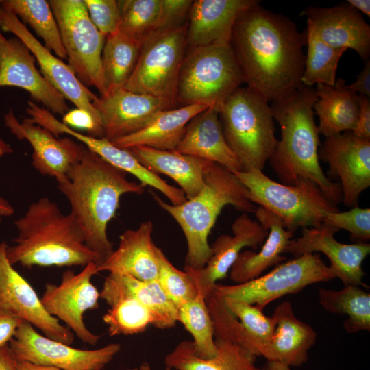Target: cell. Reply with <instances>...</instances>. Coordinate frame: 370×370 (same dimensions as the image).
I'll list each match as a JSON object with an SVG mask.
<instances>
[{
  "instance_id": "db71d44e",
  "label": "cell",
  "mask_w": 370,
  "mask_h": 370,
  "mask_svg": "<svg viewBox=\"0 0 370 370\" xmlns=\"http://www.w3.org/2000/svg\"><path fill=\"white\" fill-rule=\"evenodd\" d=\"M260 370H291V367L278 362L267 361Z\"/></svg>"
},
{
  "instance_id": "ffe728a7",
  "label": "cell",
  "mask_w": 370,
  "mask_h": 370,
  "mask_svg": "<svg viewBox=\"0 0 370 370\" xmlns=\"http://www.w3.org/2000/svg\"><path fill=\"white\" fill-rule=\"evenodd\" d=\"M4 123L14 136L32 146V164L43 175L59 180L80 158L82 144L68 138H58L29 118L20 122L11 108L4 115Z\"/></svg>"
},
{
  "instance_id": "1f68e13d",
  "label": "cell",
  "mask_w": 370,
  "mask_h": 370,
  "mask_svg": "<svg viewBox=\"0 0 370 370\" xmlns=\"http://www.w3.org/2000/svg\"><path fill=\"white\" fill-rule=\"evenodd\" d=\"M314 105L319 117V134L325 138L354 129L359 114L357 94L352 92L342 78L332 86L318 84Z\"/></svg>"
},
{
  "instance_id": "91938a15",
  "label": "cell",
  "mask_w": 370,
  "mask_h": 370,
  "mask_svg": "<svg viewBox=\"0 0 370 370\" xmlns=\"http://www.w3.org/2000/svg\"><path fill=\"white\" fill-rule=\"evenodd\" d=\"M100 370H103V369H100Z\"/></svg>"
},
{
  "instance_id": "f35d334b",
  "label": "cell",
  "mask_w": 370,
  "mask_h": 370,
  "mask_svg": "<svg viewBox=\"0 0 370 370\" xmlns=\"http://www.w3.org/2000/svg\"><path fill=\"white\" fill-rule=\"evenodd\" d=\"M161 0L118 1L119 32L142 43L154 28Z\"/></svg>"
},
{
  "instance_id": "7c38bea8",
  "label": "cell",
  "mask_w": 370,
  "mask_h": 370,
  "mask_svg": "<svg viewBox=\"0 0 370 370\" xmlns=\"http://www.w3.org/2000/svg\"><path fill=\"white\" fill-rule=\"evenodd\" d=\"M14 358L62 370H100L120 352L119 343L96 349H82L50 338L23 321L8 344Z\"/></svg>"
},
{
  "instance_id": "ee69618b",
  "label": "cell",
  "mask_w": 370,
  "mask_h": 370,
  "mask_svg": "<svg viewBox=\"0 0 370 370\" xmlns=\"http://www.w3.org/2000/svg\"><path fill=\"white\" fill-rule=\"evenodd\" d=\"M192 3L190 0H161L157 21L150 36L186 23V18L188 16Z\"/></svg>"
},
{
  "instance_id": "d590c367",
  "label": "cell",
  "mask_w": 370,
  "mask_h": 370,
  "mask_svg": "<svg viewBox=\"0 0 370 370\" xmlns=\"http://www.w3.org/2000/svg\"><path fill=\"white\" fill-rule=\"evenodd\" d=\"M305 38L307 53L301 84L307 86L318 84L334 85L338 61L346 49L328 45L308 27Z\"/></svg>"
},
{
  "instance_id": "5b68a950",
  "label": "cell",
  "mask_w": 370,
  "mask_h": 370,
  "mask_svg": "<svg viewBox=\"0 0 370 370\" xmlns=\"http://www.w3.org/2000/svg\"><path fill=\"white\" fill-rule=\"evenodd\" d=\"M152 195L158 206L180 226L187 243L184 268L195 270L203 269L211 256L208 236L225 206L247 214L256 209L248 190L235 173L211 161L205 171L204 185L194 197L174 206Z\"/></svg>"
},
{
  "instance_id": "e0dca14e",
  "label": "cell",
  "mask_w": 370,
  "mask_h": 370,
  "mask_svg": "<svg viewBox=\"0 0 370 370\" xmlns=\"http://www.w3.org/2000/svg\"><path fill=\"white\" fill-rule=\"evenodd\" d=\"M0 28L15 35L27 46L38 62L42 75L66 99L76 108L86 110L99 117L92 106L97 96L79 80L68 64L40 43L16 15L1 7Z\"/></svg>"
},
{
  "instance_id": "4dcf8cb0",
  "label": "cell",
  "mask_w": 370,
  "mask_h": 370,
  "mask_svg": "<svg viewBox=\"0 0 370 370\" xmlns=\"http://www.w3.org/2000/svg\"><path fill=\"white\" fill-rule=\"evenodd\" d=\"M214 342L216 354L202 358L192 341H183L165 356L164 364L173 370H260L255 365L256 356L243 347L218 337Z\"/></svg>"
},
{
  "instance_id": "ba28073f",
  "label": "cell",
  "mask_w": 370,
  "mask_h": 370,
  "mask_svg": "<svg viewBox=\"0 0 370 370\" xmlns=\"http://www.w3.org/2000/svg\"><path fill=\"white\" fill-rule=\"evenodd\" d=\"M235 175L248 190L250 201L279 217L293 232L298 228L320 227L327 214L339 210L310 180L286 185L260 170Z\"/></svg>"
},
{
  "instance_id": "d6986e66",
  "label": "cell",
  "mask_w": 370,
  "mask_h": 370,
  "mask_svg": "<svg viewBox=\"0 0 370 370\" xmlns=\"http://www.w3.org/2000/svg\"><path fill=\"white\" fill-rule=\"evenodd\" d=\"M104 138L112 142L143 129L160 112L173 108L166 100L129 91L107 92L92 101Z\"/></svg>"
},
{
  "instance_id": "6da1fadb",
  "label": "cell",
  "mask_w": 370,
  "mask_h": 370,
  "mask_svg": "<svg viewBox=\"0 0 370 370\" xmlns=\"http://www.w3.org/2000/svg\"><path fill=\"white\" fill-rule=\"evenodd\" d=\"M230 45L244 83L268 102L302 85L305 34L288 17L258 3L237 18Z\"/></svg>"
},
{
  "instance_id": "5bb4252c",
  "label": "cell",
  "mask_w": 370,
  "mask_h": 370,
  "mask_svg": "<svg viewBox=\"0 0 370 370\" xmlns=\"http://www.w3.org/2000/svg\"><path fill=\"white\" fill-rule=\"evenodd\" d=\"M8 245L0 243V310L10 312L52 339L68 345L74 342V334L45 309L32 285L9 261Z\"/></svg>"
},
{
  "instance_id": "7a4b0ae2",
  "label": "cell",
  "mask_w": 370,
  "mask_h": 370,
  "mask_svg": "<svg viewBox=\"0 0 370 370\" xmlns=\"http://www.w3.org/2000/svg\"><path fill=\"white\" fill-rule=\"evenodd\" d=\"M56 182L71 206L70 213L79 227L86 246L97 257L98 267L114 250L107 227L116 215L121 196L143 194L145 188L127 180L125 172L85 146L78 161Z\"/></svg>"
},
{
  "instance_id": "9a60e30c",
  "label": "cell",
  "mask_w": 370,
  "mask_h": 370,
  "mask_svg": "<svg viewBox=\"0 0 370 370\" xmlns=\"http://www.w3.org/2000/svg\"><path fill=\"white\" fill-rule=\"evenodd\" d=\"M319 158L328 165V177L340 180L344 205L358 206L361 193L370 186V141L345 132L325 138Z\"/></svg>"
},
{
  "instance_id": "b9f144b4",
  "label": "cell",
  "mask_w": 370,
  "mask_h": 370,
  "mask_svg": "<svg viewBox=\"0 0 370 370\" xmlns=\"http://www.w3.org/2000/svg\"><path fill=\"white\" fill-rule=\"evenodd\" d=\"M323 224L350 233L351 238L356 243H367L370 240V209L358 206L348 211L327 214Z\"/></svg>"
},
{
  "instance_id": "f1b7e54d",
  "label": "cell",
  "mask_w": 370,
  "mask_h": 370,
  "mask_svg": "<svg viewBox=\"0 0 370 370\" xmlns=\"http://www.w3.org/2000/svg\"><path fill=\"white\" fill-rule=\"evenodd\" d=\"M128 149L148 169L173 180L187 199L196 196L202 189L209 160L175 150H160L145 146H136Z\"/></svg>"
},
{
  "instance_id": "680465c9",
  "label": "cell",
  "mask_w": 370,
  "mask_h": 370,
  "mask_svg": "<svg viewBox=\"0 0 370 370\" xmlns=\"http://www.w3.org/2000/svg\"><path fill=\"white\" fill-rule=\"evenodd\" d=\"M1 222H2V217H0V225H1Z\"/></svg>"
},
{
  "instance_id": "816d5d0a",
  "label": "cell",
  "mask_w": 370,
  "mask_h": 370,
  "mask_svg": "<svg viewBox=\"0 0 370 370\" xmlns=\"http://www.w3.org/2000/svg\"><path fill=\"white\" fill-rule=\"evenodd\" d=\"M16 365L17 370H62L51 366L35 364L30 362L16 360Z\"/></svg>"
},
{
  "instance_id": "8fae6325",
  "label": "cell",
  "mask_w": 370,
  "mask_h": 370,
  "mask_svg": "<svg viewBox=\"0 0 370 370\" xmlns=\"http://www.w3.org/2000/svg\"><path fill=\"white\" fill-rule=\"evenodd\" d=\"M334 278L332 271L319 254H308L280 263L268 273L245 283H216L212 292L222 298L255 305L263 310L267 304L278 298Z\"/></svg>"
},
{
  "instance_id": "7402d4cb",
  "label": "cell",
  "mask_w": 370,
  "mask_h": 370,
  "mask_svg": "<svg viewBox=\"0 0 370 370\" xmlns=\"http://www.w3.org/2000/svg\"><path fill=\"white\" fill-rule=\"evenodd\" d=\"M307 27L323 42L336 47L352 49L362 59L370 56V26L357 10L343 3L331 8L308 7L302 12Z\"/></svg>"
},
{
  "instance_id": "11a10c76",
  "label": "cell",
  "mask_w": 370,
  "mask_h": 370,
  "mask_svg": "<svg viewBox=\"0 0 370 370\" xmlns=\"http://www.w3.org/2000/svg\"><path fill=\"white\" fill-rule=\"evenodd\" d=\"M140 368L142 369V370H151L149 363L147 362H143L140 366ZM164 370H173L172 369L169 368V367H166V369Z\"/></svg>"
},
{
  "instance_id": "44dd1931",
  "label": "cell",
  "mask_w": 370,
  "mask_h": 370,
  "mask_svg": "<svg viewBox=\"0 0 370 370\" xmlns=\"http://www.w3.org/2000/svg\"><path fill=\"white\" fill-rule=\"evenodd\" d=\"M232 235L222 234L210 245L211 256L199 270L184 268L192 276L206 299L217 282L225 278L241 250L245 247L256 249L268 236V230L247 213L238 216L232 225Z\"/></svg>"
},
{
  "instance_id": "6f0895ef",
  "label": "cell",
  "mask_w": 370,
  "mask_h": 370,
  "mask_svg": "<svg viewBox=\"0 0 370 370\" xmlns=\"http://www.w3.org/2000/svg\"><path fill=\"white\" fill-rule=\"evenodd\" d=\"M0 13H1V5H0ZM1 28H0V38L3 36L1 32Z\"/></svg>"
},
{
  "instance_id": "3957f363",
  "label": "cell",
  "mask_w": 370,
  "mask_h": 370,
  "mask_svg": "<svg viewBox=\"0 0 370 370\" xmlns=\"http://www.w3.org/2000/svg\"><path fill=\"white\" fill-rule=\"evenodd\" d=\"M317 96L312 86L301 85L271 102L281 139L269 162L282 184L293 185L301 180L316 184L333 204L342 201L339 183L330 180L319 163V132L314 119Z\"/></svg>"
},
{
  "instance_id": "484cf974",
  "label": "cell",
  "mask_w": 370,
  "mask_h": 370,
  "mask_svg": "<svg viewBox=\"0 0 370 370\" xmlns=\"http://www.w3.org/2000/svg\"><path fill=\"white\" fill-rule=\"evenodd\" d=\"M254 213L257 221L268 230V236L258 252L245 250L239 254L230 273L236 284L252 280L268 267L286 260L282 254L294 235L279 217L263 207H256Z\"/></svg>"
},
{
  "instance_id": "f907efd6",
  "label": "cell",
  "mask_w": 370,
  "mask_h": 370,
  "mask_svg": "<svg viewBox=\"0 0 370 370\" xmlns=\"http://www.w3.org/2000/svg\"><path fill=\"white\" fill-rule=\"evenodd\" d=\"M0 370H17L16 359L8 345L0 348Z\"/></svg>"
},
{
  "instance_id": "e575fe53",
  "label": "cell",
  "mask_w": 370,
  "mask_h": 370,
  "mask_svg": "<svg viewBox=\"0 0 370 370\" xmlns=\"http://www.w3.org/2000/svg\"><path fill=\"white\" fill-rule=\"evenodd\" d=\"M1 7L28 24L42 38L44 46L58 58H66L60 34L49 1L0 0Z\"/></svg>"
},
{
  "instance_id": "9c48e42d",
  "label": "cell",
  "mask_w": 370,
  "mask_h": 370,
  "mask_svg": "<svg viewBox=\"0 0 370 370\" xmlns=\"http://www.w3.org/2000/svg\"><path fill=\"white\" fill-rule=\"evenodd\" d=\"M69 65L86 87L107 92L102 69L106 36L93 24L83 0H49Z\"/></svg>"
},
{
  "instance_id": "681fc988",
  "label": "cell",
  "mask_w": 370,
  "mask_h": 370,
  "mask_svg": "<svg viewBox=\"0 0 370 370\" xmlns=\"http://www.w3.org/2000/svg\"><path fill=\"white\" fill-rule=\"evenodd\" d=\"M13 152L14 150L10 145L0 138V158L6 154L12 153ZM14 213V207L8 200L0 196V217H8L12 216Z\"/></svg>"
},
{
  "instance_id": "ab89813d",
  "label": "cell",
  "mask_w": 370,
  "mask_h": 370,
  "mask_svg": "<svg viewBox=\"0 0 370 370\" xmlns=\"http://www.w3.org/2000/svg\"><path fill=\"white\" fill-rule=\"evenodd\" d=\"M222 298V297H221ZM227 310L244 326L249 334L261 345V356L266 358L273 338L275 321L263 310L249 303L230 298H223Z\"/></svg>"
},
{
  "instance_id": "8992f818",
  "label": "cell",
  "mask_w": 370,
  "mask_h": 370,
  "mask_svg": "<svg viewBox=\"0 0 370 370\" xmlns=\"http://www.w3.org/2000/svg\"><path fill=\"white\" fill-rule=\"evenodd\" d=\"M219 116L226 142L243 171H263L278 142L269 102L239 87L221 105Z\"/></svg>"
},
{
  "instance_id": "30bf717a",
  "label": "cell",
  "mask_w": 370,
  "mask_h": 370,
  "mask_svg": "<svg viewBox=\"0 0 370 370\" xmlns=\"http://www.w3.org/2000/svg\"><path fill=\"white\" fill-rule=\"evenodd\" d=\"M187 23L146 38L136 67L123 88L177 103L181 64L186 53Z\"/></svg>"
},
{
  "instance_id": "7dc6e473",
  "label": "cell",
  "mask_w": 370,
  "mask_h": 370,
  "mask_svg": "<svg viewBox=\"0 0 370 370\" xmlns=\"http://www.w3.org/2000/svg\"><path fill=\"white\" fill-rule=\"evenodd\" d=\"M23 321L17 316L0 310V348L8 345Z\"/></svg>"
},
{
  "instance_id": "bcb514c9",
  "label": "cell",
  "mask_w": 370,
  "mask_h": 370,
  "mask_svg": "<svg viewBox=\"0 0 370 370\" xmlns=\"http://www.w3.org/2000/svg\"><path fill=\"white\" fill-rule=\"evenodd\" d=\"M359 114L352 134L357 138L370 141V99L363 95H357Z\"/></svg>"
},
{
  "instance_id": "8d00e7d4",
  "label": "cell",
  "mask_w": 370,
  "mask_h": 370,
  "mask_svg": "<svg viewBox=\"0 0 370 370\" xmlns=\"http://www.w3.org/2000/svg\"><path fill=\"white\" fill-rule=\"evenodd\" d=\"M196 286V296L177 308L178 322L191 334L196 354L202 358H210L217 353L214 328L206 297L197 284Z\"/></svg>"
},
{
  "instance_id": "d6a6232c",
  "label": "cell",
  "mask_w": 370,
  "mask_h": 370,
  "mask_svg": "<svg viewBox=\"0 0 370 370\" xmlns=\"http://www.w3.org/2000/svg\"><path fill=\"white\" fill-rule=\"evenodd\" d=\"M319 301L328 312L346 314L348 333L370 330V293L358 286L345 285L341 290L319 289Z\"/></svg>"
},
{
  "instance_id": "74e56055",
  "label": "cell",
  "mask_w": 370,
  "mask_h": 370,
  "mask_svg": "<svg viewBox=\"0 0 370 370\" xmlns=\"http://www.w3.org/2000/svg\"><path fill=\"white\" fill-rule=\"evenodd\" d=\"M109 306L103 321L111 336L142 333L153 324V319L147 308L133 297H120Z\"/></svg>"
},
{
  "instance_id": "83f0119b",
  "label": "cell",
  "mask_w": 370,
  "mask_h": 370,
  "mask_svg": "<svg viewBox=\"0 0 370 370\" xmlns=\"http://www.w3.org/2000/svg\"><path fill=\"white\" fill-rule=\"evenodd\" d=\"M275 328L266 357L267 361L299 367L308 359V351L317 334L309 324L297 319L289 301L276 306L272 316Z\"/></svg>"
},
{
  "instance_id": "ac0fdd59",
  "label": "cell",
  "mask_w": 370,
  "mask_h": 370,
  "mask_svg": "<svg viewBox=\"0 0 370 370\" xmlns=\"http://www.w3.org/2000/svg\"><path fill=\"white\" fill-rule=\"evenodd\" d=\"M36 59L18 38H0V87L15 86L28 92L51 113L69 111L66 99L36 69Z\"/></svg>"
},
{
  "instance_id": "f6af8a7d",
  "label": "cell",
  "mask_w": 370,
  "mask_h": 370,
  "mask_svg": "<svg viewBox=\"0 0 370 370\" xmlns=\"http://www.w3.org/2000/svg\"><path fill=\"white\" fill-rule=\"evenodd\" d=\"M62 123L75 130H84L89 136L104 138L100 118L86 110L76 108L69 110L63 115Z\"/></svg>"
},
{
  "instance_id": "603a6c76",
  "label": "cell",
  "mask_w": 370,
  "mask_h": 370,
  "mask_svg": "<svg viewBox=\"0 0 370 370\" xmlns=\"http://www.w3.org/2000/svg\"><path fill=\"white\" fill-rule=\"evenodd\" d=\"M257 0L193 1L186 29L188 48L230 43L234 25Z\"/></svg>"
},
{
  "instance_id": "836d02e7",
  "label": "cell",
  "mask_w": 370,
  "mask_h": 370,
  "mask_svg": "<svg viewBox=\"0 0 370 370\" xmlns=\"http://www.w3.org/2000/svg\"><path fill=\"white\" fill-rule=\"evenodd\" d=\"M141 45L140 42L119 32L106 36L102 69L107 92L122 88L127 84L136 67Z\"/></svg>"
},
{
  "instance_id": "4316f807",
  "label": "cell",
  "mask_w": 370,
  "mask_h": 370,
  "mask_svg": "<svg viewBox=\"0 0 370 370\" xmlns=\"http://www.w3.org/2000/svg\"><path fill=\"white\" fill-rule=\"evenodd\" d=\"M100 298L108 305L122 297H131L142 304L158 329H170L178 322V310L158 281L145 282L125 274L109 273L105 278Z\"/></svg>"
},
{
  "instance_id": "2e32d148",
  "label": "cell",
  "mask_w": 370,
  "mask_h": 370,
  "mask_svg": "<svg viewBox=\"0 0 370 370\" xmlns=\"http://www.w3.org/2000/svg\"><path fill=\"white\" fill-rule=\"evenodd\" d=\"M339 230L323 224L318 227L301 229V235L292 239L284 253L295 258L304 254L319 252L329 260L330 268L335 278L345 285H354L367 288L362 279L365 275L362 262L370 253L367 243L345 244L335 239L334 235Z\"/></svg>"
},
{
  "instance_id": "7bdbcfd3",
  "label": "cell",
  "mask_w": 370,
  "mask_h": 370,
  "mask_svg": "<svg viewBox=\"0 0 370 370\" xmlns=\"http://www.w3.org/2000/svg\"><path fill=\"white\" fill-rule=\"evenodd\" d=\"M88 15L106 37L119 32L120 11L116 0H83Z\"/></svg>"
},
{
  "instance_id": "f5cc1de1",
  "label": "cell",
  "mask_w": 370,
  "mask_h": 370,
  "mask_svg": "<svg viewBox=\"0 0 370 370\" xmlns=\"http://www.w3.org/2000/svg\"><path fill=\"white\" fill-rule=\"evenodd\" d=\"M346 2L358 12L360 11L369 17L370 16L369 0H347Z\"/></svg>"
},
{
  "instance_id": "4fadbf2b",
  "label": "cell",
  "mask_w": 370,
  "mask_h": 370,
  "mask_svg": "<svg viewBox=\"0 0 370 370\" xmlns=\"http://www.w3.org/2000/svg\"><path fill=\"white\" fill-rule=\"evenodd\" d=\"M98 273L97 265L93 262L77 273L66 270L58 284L45 285L40 297L43 307L51 316L64 322L80 341L90 345H96L101 336L88 329L84 315L99 307L100 293L91 281Z\"/></svg>"
},
{
  "instance_id": "c3c4849f",
  "label": "cell",
  "mask_w": 370,
  "mask_h": 370,
  "mask_svg": "<svg viewBox=\"0 0 370 370\" xmlns=\"http://www.w3.org/2000/svg\"><path fill=\"white\" fill-rule=\"evenodd\" d=\"M347 88L354 93L370 97V61L368 60L356 79Z\"/></svg>"
},
{
  "instance_id": "f546056e",
  "label": "cell",
  "mask_w": 370,
  "mask_h": 370,
  "mask_svg": "<svg viewBox=\"0 0 370 370\" xmlns=\"http://www.w3.org/2000/svg\"><path fill=\"white\" fill-rule=\"evenodd\" d=\"M208 108L205 105L197 104L162 110L138 132L112 143L121 149L145 146L160 150L174 151L183 136L188 123Z\"/></svg>"
},
{
  "instance_id": "277c9868",
  "label": "cell",
  "mask_w": 370,
  "mask_h": 370,
  "mask_svg": "<svg viewBox=\"0 0 370 370\" xmlns=\"http://www.w3.org/2000/svg\"><path fill=\"white\" fill-rule=\"evenodd\" d=\"M18 231L7 257L24 267L97 265V257L86 245L84 235L71 213L63 214L47 197L32 202L23 216L14 221Z\"/></svg>"
},
{
  "instance_id": "52a82bcc",
  "label": "cell",
  "mask_w": 370,
  "mask_h": 370,
  "mask_svg": "<svg viewBox=\"0 0 370 370\" xmlns=\"http://www.w3.org/2000/svg\"><path fill=\"white\" fill-rule=\"evenodd\" d=\"M243 83L230 43L188 48L180 67L177 101L181 106L200 104L219 110Z\"/></svg>"
},
{
  "instance_id": "60d3db41",
  "label": "cell",
  "mask_w": 370,
  "mask_h": 370,
  "mask_svg": "<svg viewBox=\"0 0 370 370\" xmlns=\"http://www.w3.org/2000/svg\"><path fill=\"white\" fill-rule=\"evenodd\" d=\"M157 251L160 263L157 281L178 308L196 296L197 288L195 282L188 271H181L173 265L158 247Z\"/></svg>"
},
{
  "instance_id": "9f6ffc18",
  "label": "cell",
  "mask_w": 370,
  "mask_h": 370,
  "mask_svg": "<svg viewBox=\"0 0 370 370\" xmlns=\"http://www.w3.org/2000/svg\"><path fill=\"white\" fill-rule=\"evenodd\" d=\"M124 370H142V369L139 367L130 368V369H124Z\"/></svg>"
},
{
  "instance_id": "cb8c5ba5",
  "label": "cell",
  "mask_w": 370,
  "mask_h": 370,
  "mask_svg": "<svg viewBox=\"0 0 370 370\" xmlns=\"http://www.w3.org/2000/svg\"><path fill=\"white\" fill-rule=\"evenodd\" d=\"M153 230V222L148 220L136 229L123 232L118 247L97 267L98 272L129 275L145 282L156 281L160 263Z\"/></svg>"
},
{
  "instance_id": "d4e9b609",
  "label": "cell",
  "mask_w": 370,
  "mask_h": 370,
  "mask_svg": "<svg viewBox=\"0 0 370 370\" xmlns=\"http://www.w3.org/2000/svg\"><path fill=\"white\" fill-rule=\"evenodd\" d=\"M175 151L215 162L235 173L243 171L225 138L217 108L210 106L186 125Z\"/></svg>"
}]
</instances>
